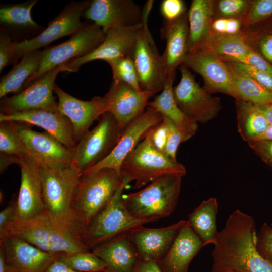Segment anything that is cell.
<instances>
[{"instance_id":"6da1fadb","label":"cell","mask_w":272,"mask_h":272,"mask_svg":"<svg viewBox=\"0 0 272 272\" xmlns=\"http://www.w3.org/2000/svg\"><path fill=\"white\" fill-rule=\"evenodd\" d=\"M256 240L253 217L234 211L213 244L211 272H272V264L257 249Z\"/></svg>"},{"instance_id":"7a4b0ae2","label":"cell","mask_w":272,"mask_h":272,"mask_svg":"<svg viewBox=\"0 0 272 272\" xmlns=\"http://www.w3.org/2000/svg\"><path fill=\"white\" fill-rule=\"evenodd\" d=\"M45 208L55 226L80 240L72 203L81 173L71 163H40Z\"/></svg>"},{"instance_id":"3957f363","label":"cell","mask_w":272,"mask_h":272,"mask_svg":"<svg viewBox=\"0 0 272 272\" xmlns=\"http://www.w3.org/2000/svg\"><path fill=\"white\" fill-rule=\"evenodd\" d=\"M123 182L121 174L111 168L81 174L72 203L81 236L93 218L111 200Z\"/></svg>"},{"instance_id":"277c9868","label":"cell","mask_w":272,"mask_h":272,"mask_svg":"<svg viewBox=\"0 0 272 272\" xmlns=\"http://www.w3.org/2000/svg\"><path fill=\"white\" fill-rule=\"evenodd\" d=\"M120 173L128 184L134 182V188L139 189L163 176L182 177L186 174V170L183 164L170 159L156 150L146 132L123 161Z\"/></svg>"},{"instance_id":"5b68a950","label":"cell","mask_w":272,"mask_h":272,"mask_svg":"<svg viewBox=\"0 0 272 272\" xmlns=\"http://www.w3.org/2000/svg\"><path fill=\"white\" fill-rule=\"evenodd\" d=\"M5 235L21 238L50 253L91 251L81 240L57 229L46 210L33 219L8 223L0 231V237Z\"/></svg>"},{"instance_id":"8992f818","label":"cell","mask_w":272,"mask_h":272,"mask_svg":"<svg viewBox=\"0 0 272 272\" xmlns=\"http://www.w3.org/2000/svg\"><path fill=\"white\" fill-rule=\"evenodd\" d=\"M182 177L167 175L139 191L123 195L124 204L134 217L152 222L165 218L175 210L179 197Z\"/></svg>"},{"instance_id":"52a82bcc","label":"cell","mask_w":272,"mask_h":272,"mask_svg":"<svg viewBox=\"0 0 272 272\" xmlns=\"http://www.w3.org/2000/svg\"><path fill=\"white\" fill-rule=\"evenodd\" d=\"M128 184L123 182L109 203L91 221L80 240L91 251L135 227L152 222L133 217L125 207L123 191Z\"/></svg>"},{"instance_id":"ba28073f","label":"cell","mask_w":272,"mask_h":272,"mask_svg":"<svg viewBox=\"0 0 272 272\" xmlns=\"http://www.w3.org/2000/svg\"><path fill=\"white\" fill-rule=\"evenodd\" d=\"M122 131L114 116L104 113L71 150V163L82 173L105 160L117 144Z\"/></svg>"},{"instance_id":"9c48e42d","label":"cell","mask_w":272,"mask_h":272,"mask_svg":"<svg viewBox=\"0 0 272 272\" xmlns=\"http://www.w3.org/2000/svg\"><path fill=\"white\" fill-rule=\"evenodd\" d=\"M106 33L93 22L83 27L66 41L43 50L40 65L27 82L24 89L49 71L92 52L104 41Z\"/></svg>"},{"instance_id":"30bf717a","label":"cell","mask_w":272,"mask_h":272,"mask_svg":"<svg viewBox=\"0 0 272 272\" xmlns=\"http://www.w3.org/2000/svg\"><path fill=\"white\" fill-rule=\"evenodd\" d=\"M91 1L71 2L48 24L47 27L30 39L14 42L16 62L26 53L46 47L54 41L71 35L81 29L85 23L81 18L89 7Z\"/></svg>"},{"instance_id":"8fae6325","label":"cell","mask_w":272,"mask_h":272,"mask_svg":"<svg viewBox=\"0 0 272 272\" xmlns=\"http://www.w3.org/2000/svg\"><path fill=\"white\" fill-rule=\"evenodd\" d=\"M181 79L173 87L175 100L182 111L197 123L214 119L221 109L218 97L212 96L195 81L188 68L182 65Z\"/></svg>"},{"instance_id":"7c38bea8","label":"cell","mask_w":272,"mask_h":272,"mask_svg":"<svg viewBox=\"0 0 272 272\" xmlns=\"http://www.w3.org/2000/svg\"><path fill=\"white\" fill-rule=\"evenodd\" d=\"M142 26L143 22L133 26H118L110 29L97 48L87 55L67 62L63 71L76 72L85 64L96 60H102L108 63L122 57L133 58Z\"/></svg>"},{"instance_id":"4fadbf2b","label":"cell","mask_w":272,"mask_h":272,"mask_svg":"<svg viewBox=\"0 0 272 272\" xmlns=\"http://www.w3.org/2000/svg\"><path fill=\"white\" fill-rule=\"evenodd\" d=\"M65 64L46 72L21 92L2 98L1 113L32 109L58 110V103L55 101L53 93L56 77L63 71Z\"/></svg>"},{"instance_id":"5bb4252c","label":"cell","mask_w":272,"mask_h":272,"mask_svg":"<svg viewBox=\"0 0 272 272\" xmlns=\"http://www.w3.org/2000/svg\"><path fill=\"white\" fill-rule=\"evenodd\" d=\"M149 10L144 12L143 26L139 33L133 59L143 90L156 93L162 90L166 76L161 64L160 56L155 49L146 24Z\"/></svg>"},{"instance_id":"9a60e30c","label":"cell","mask_w":272,"mask_h":272,"mask_svg":"<svg viewBox=\"0 0 272 272\" xmlns=\"http://www.w3.org/2000/svg\"><path fill=\"white\" fill-rule=\"evenodd\" d=\"M39 162L21 158V183L12 221H25L41 215L45 210L42 197Z\"/></svg>"},{"instance_id":"2e32d148","label":"cell","mask_w":272,"mask_h":272,"mask_svg":"<svg viewBox=\"0 0 272 272\" xmlns=\"http://www.w3.org/2000/svg\"><path fill=\"white\" fill-rule=\"evenodd\" d=\"M154 94L147 90H136L122 81L113 80L108 92L104 96L107 112L114 116L123 131L145 111L149 99Z\"/></svg>"},{"instance_id":"e0dca14e","label":"cell","mask_w":272,"mask_h":272,"mask_svg":"<svg viewBox=\"0 0 272 272\" xmlns=\"http://www.w3.org/2000/svg\"><path fill=\"white\" fill-rule=\"evenodd\" d=\"M183 64L201 76L203 88L209 93L221 92L239 99L230 71L219 56L205 51L194 50L187 53Z\"/></svg>"},{"instance_id":"ac0fdd59","label":"cell","mask_w":272,"mask_h":272,"mask_svg":"<svg viewBox=\"0 0 272 272\" xmlns=\"http://www.w3.org/2000/svg\"><path fill=\"white\" fill-rule=\"evenodd\" d=\"M0 248L11 272H45L62 253L43 251L26 241L11 235L0 237Z\"/></svg>"},{"instance_id":"d6986e66","label":"cell","mask_w":272,"mask_h":272,"mask_svg":"<svg viewBox=\"0 0 272 272\" xmlns=\"http://www.w3.org/2000/svg\"><path fill=\"white\" fill-rule=\"evenodd\" d=\"M188 223V220H180L159 228L140 225L131 229L128 235L141 261L157 263L166 255L179 231Z\"/></svg>"},{"instance_id":"ffe728a7","label":"cell","mask_w":272,"mask_h":272,"mask_svg":"<svg viewBox=\"0 0 272 272\" xmlns=\"http://www.w3.org/2000/svg\"><path fill=\"white\" fill-rule=\"evenodd\" d=\"M162 120L163 116L159 111L148 107L122 131L117 144L111 154L101 162L83 173L107 168L114 169L120 173L121 164L127 156L135 148L147 131Z\"/></svg>"},{"instance_id":"44dd1931","label":"cell","mask_w":272,"mask_h":272,"mask_svg":"<svg viewBox=\"0 0 272 272\" xmlns=\"http://www.w3.org/2000/svg\"><path fill=\"white\" fill-rule=\"evenodd\" d=\"M84 16L106 33L118 26H129L143 22L144 11L132 0H93Z\"/></svg>"},{"instance_id":"7402d4cb","label":"cell","mask_w":272,"mask_h":272,"mask_svg":"<svg viewBox=\"0 0 272 272\" xmlns=\"http://www.w3.org/2000/svg\"><path fill=\"white\" fill-rule=\"evenodd\" d=\"M54 92L58 98V110L72 124L76 144L89 130L94 121L107 112L105 96H97L90 101H83L67 94L56 84Z\"/></svg>"},{"instance_id":"603a6c76","label":"cell","mask_w":272,"mask_h":272,"mask_svg":"<svg viewBox=\"0 0 272 272\" xmlns=\"http://www.w3.org/2000/svg\"><path fill=\"white\" fill-rule=\"evenodd\" d=\"M9 121L41 127L70 150L76 145L71 122L58 110L32 109L0 113V122Z\"/></svg>"},{"instance_id":"cb8c5ba5","label":"cell","mask_w":272,"mask_h":272,"mask_svg":"<svg viewBox=\"0 0 272 272\" xmlns=\"http://www.w3.org/2000/svg\"><path fill=\"white\" fill-rule=\"evenodd\" d=\"M6 122L40 163H71V150L47 132L34 131L23 123Z\"/></svg>"},{"instance_id":"d4e9b609","label":"cell","mask_w":272,"mask_h":272,"mask_svg":"<svg viewBox=\"0 0 272 272\" xmlns=\"http://www.w3.org/2000/svg\"><path fill=\"white\" fill-rule=\"evenodd\" d=\"M166 47L160 60L166 78L174 75L176 69L183 64L188 53L189 26L187 14L171 22H166L162 30Z\"/></svg>"},{"instance_id":"484cf974","label":"cell","mask_w":272,"mask_h":272,"mask_svg":"<svg viewBox=\"0 0 272 272\" xmlns=\"http://www.w3.org/2000/svg\"><path fill=\"white\" fill-rule=\"evenodd\" d=\"M203 246L188 222L179 231L166 255L157 263L162 272H188L191 261Z\"/></svg>"},{"instance_id":"4316f807","label":"cell","mask_w":272,"mask_h":272,"mask_svg":"<svg viewBox=\"0 0 272 272\" xmlns=\"http://www.w3.org/2000/svg\"><path fill=\"white\" fill-rule=\"evenodd\" d=\"M91 251L104 261L106 271L135 272L141 261L128 232L97 246Z\"/></svg>"},{"instance_id":"83f0119b","label":"cell","mask_w":272,"mask_h":272,"mask_svg":"<svg viewBox=\"0 0 272 272\" xmlns=\"http://www.w3.org/2000/svg\"><path fill=\"white\" fill-rule=\"evenodd\" d=\"M175 75L166 78L161 93L149 101L148 107L159 111L169 119L180 132L183 142L189 140L196 132L198 124L184 113L178 106L173 95V82Z\"/></svg>"},{"instance_id":"f1b7e54d","label":"cell","mask_w":272,"mask_h":272,"mask_svg":"<svg viewBox=\"0 0 272 272\" xmlns=\"http://www.w3.org/2000/svg\"><path fill=\"white\" fill-rule=\"evenodd\" d=\"M43 55V50L37 49L25 54L21 60L5 75L0 81V98L9 93L15 94L25 88L28 80L38 71Z\"/></svg>"},{"instance_id":"f546056e","label":"cell","mask_w":272,"mask_h":272,"mask_svg":"<svg viewBox=\"0 0 272 272\" xmlns=\"http://www.w3.org/2000/svg\"><path fill=\"white\" fill-rule=\"evenodd\" d=\"M37 0L19 4H6L0 8L1 28L11 35L43 29L32 19L31 10Z\"/></svg>"},{"instance_id":"4dcf8cb0","label":"cell","mask_w":272,"mask_h":272,"mask_svg":"<svg viewBox=\"0 0 272 272\" xmlns=\"http://www.w3.org/2000/svg\"><path fill=\"white\" fill-rule=\"evenodd\" d=\"M213 15V1H192L187 13L189 26L188 52L194 49L210 35Z\"/></svg>"},{"instance_id":"1f68e13d","label":"cell","mask_w":272,"mask_h":272,"mask_svg":"<svg viewBox=\"0 0 272 272\" xmlns=\"http://www.w3.org/2000/svg\"><path fill=\"white\" fill-rule=\"evenodd\" d=\"M251 49L245 39L238 35H228L212 32L191 51H205L216 54L224 61H236Z\"/></svg>"},{"instance_id":"d6a6232c","label":"cell","mask_w":272,"mask_h":272,"mask_svg":"<svg viewBox=\"0 0 272 272\" xmlns=\"http://www.w3.org/2000/svg\"><path fill=\"white\" fill-rule=\"evenodd\" d=\"M218 206L216 198L211 197L203 201L189 215V224L202 240L203 246L214 244L217 236Z\"/></svg>"},{"instance_id":"836d02e7","label":"cell","mask_w":272,"mask_h":272,"mask_svg":"<svg viewBox=\"0 0 272 272\" xmlns=\"http://www.w3.org/2000/svg\"><path fill=\"white\" fill-rule=\"evenodd\" d=\"M238 131L246 142L263 133L269 125L258 107L240 99H236Z\"/></svg>"},{"instance_id":"e575fe53","label":"cell","mask_w":272,"mask_h":272,"mask_svg":"<svg viewBox=\"0 0 272 272\" xmlns=\"http://www.w3.org/2000/svg\"><path fill=\"white\" fill-rule=\"evenodd\" d=\"M230 71L239 99L256 105L272 104L271 91L247 76Z\"/></svg>"},{"instance_id":"d590c367","label":"cell","mask_w":272,"mask_h":272,"mask_svg":"<svg viewBox=\"0 0 272 272\" xmlns=\"http://www.w3.org/2000/svg\"><path fill=\"white\" fill-rule=\"evenodd\" d=\"M59 259L79 272H100L105 271L106 268L104 261L92 251L63 253Z\"/></svg>"},{"instance_id":"8d00e7d4","label":"cell","mask_w":272,"mask_h":272,"mask_svg":"<svg viewBox=\"0 0 272 272\" xmlns=\"http://www.w3.org/2000/svg\"><path fill=\"white\" fill-rule=\"evenodd\" d=\"M0 153L38 161L6 122H0Z\"/></svg>"},{"instance_id":"74e56055","label":"cell","mask_w":272,"mask_h":272,"mask_svg":"<svg viewBox=\"0 0 272 272\" xmlns=\"http://www.w3.org/2000/svg\"><path fill=\"white\" fill-rule=\"evenodd\" d=\"M108 63L112 69L113 80L122 81L136 90H142L132 58H119Z\"/></svg>"},{"instance_id":"f35d334b","label":"cell","mask_w":272,"mask_h":272,"mask_svg":"<svg viewBox=\"0 0 272 272\" xmlns=\"http://www.w3.org/2000/svg\"><path fill=\"white\" fill-rule=\"evenodd\" d=\"M224 62L231 71L253 79L264 87L272 91L271 75L246 64L230 61Z\"/></svg>"},{"instance_id":"ab89813d","label":"cell","mask_w":272,"mask_h":272,"mask_svg":"<svg viewBox=\"0 0 272 272\" xmlns=\"http://www.w3.org/2000/svg\"><path fill=\"white\" fill-rule=\"evenodd\" d=\"M16 64L14 42L12 37L4 29H1L0 33V72L8 65Z\"/></svg>"},{"instance_id":"60d3db41","label":"cell","mask_w":272,"mask_h":272,"mask_svg":"<svg viewBox=\"0 0 272 272\" xmlns=\"http://www.w3.org/2000/svg\"><path fill=\"white\" fill-rule=\"evenodd\" d=\"M256 248L260 254L272 264V227L265 223L257 233Z\"/></svg>"},{"instance_id":"b9f144b4","label":"cell","mask_w":272,"mask_h":272,"mask_svg":"<svg viewBox=\"0 0 272 272\" xmlns=\"http://www.w3.org/2000/svg\"><path fill=\"white\" fill-rule=\"evenodd\" d=\"M272 15V0L254 1L246 17L244 23L251 25Z\"/></svg>"},{"instance_id":"7bdbcfd3","label":"cell","mask_w":272,"mask_h":272,"mask_svg":"<svg viewBox=\"0 0 272 272\" xmlns=\"http://www.w3.org/2000/svg\"><path fill=\"white\" fill-rule=\"evenodd\" d=\"M167 126V139L165 155L176 161V153L179 145L183 142L182 137L175 124L168 118L163 116Z\"/></svg>"},{"instance_id":"ee69618b","label":"cell","mask_w":272,"mask_h":272,"mask_svg":"<svg viewBox=\"0 0 272 272\" xmlns=\"http://www.w3.org/2000/svg\"><path fill=\"white\" fill-rule=\"evenodd\" d=\"M160 12L166 22L174 21L185 14V6L181 0H163Z\"/></svg>"},{"instance_id":"f6af8a7d","label":"cell","mask_w":272,"mask_h":272,"mask_svg":"<svg viewBox=\"0 0 272 272\" xmlns=\"http://www.w3.org/2000/svg\"><path fill=\"white\" fill-rule=\"evenodd\" d=\"M167 133V123L163 117L161 122L149 129L147 132V134L154 148L164 155Z\"/></svg>"},{"instance_id":"bcb514c9","label":"cell","mask_w":272,"mask_h":272,"mask_svg":"<svg viewBox=\"0 0 272 272\" xmlns=\"http://www.w3.org/2000/svg\"><path fill=\"white\" fill-rule=\"evenodd\" d=\"M249 6V2L245 0H221L218 3L220 14L229 18L243 14L248 9Z\"/></svg>"},{"instance_id":"7dc6e473","label":"cell","mask_w":272,"mask_h":272,"mask_svg":"<svg viewBox=\"0 0 272 272\" xmlns=\"http://www.w3.org/2000/svg\"><path fill=\"white\" fill-rule=\"evenodd\" d=\"M248 144L255 153L272 168V140H252Z\"/></svg>"},{"instance_id":"c3c4849f","label":"cell","mask_w":272,"mask_h":272,"mask_svg":"<svg viewBox=\"0 0 272 272\" xmlns=\"http://www.w3.org/2000/svg\"><path fill=\"white\" fill-rule=\"evenodd\" d=\"M235 62L250 65L272 75V65L252 49Z\"/></svg>"},{"instance_id":"681fc988","label":"cell","mask_w":272,"mask_h":272,"mask_svg":"<svg viewBox=\"0 0 272 272\" xmlns=\"http://www.w3.org/2000/svg\"><path fill=\"white\" fill-rule=\"evenodd\" d=\"M17 199H15L7 205L0 212V231H2L5 226L12 221V219L16 209Z\"/></svg>"},{"instance_id":"f907efd6","label":"cell","mask_w":272,"mask_h":272,"mask_svg":"<svg viewBox=\"0 0 272 272\" xmlns=\"http://www.w3.org/2000/svg\"><path fill=\"white\" fill-rule=\"evenodd\" d=\"M260 48L264 58L272 62V34L265 36L261 40Z\"/></svg>"},{"instance_id":"816d5d0a","label":"cell","mask_w":272,"mask_h":272,"mask_svg":"<svg viewBox=\"0 0 272 272\" xmlns=\"http://www.w3.org/2000/svg\"><path fill=\"white\" fill-rule=\"evenodd\" d=\"M59 257L47 267L45 272H79L66 264L59 259Z\"/></svg>"},{"instance_id":"f5cc1de1","label":"cell","mask_w":272,"mask_h":272,"mask_svg":"<svg viewBox=\"0 0 272 272\" xmlns=\"http://www.w3.org/2000/svg\"><path fill=\"white\" fill-rule=\"evenodd\" d=\"M21 158L0 153V173H3L12 164H19Z\"/></svg>"},{"instance_id":"db71d44e","label":"cell","mask_w":272,"mask_h":272,"mask_svg":"<svg viewBox=\"0 0 272 272\" xmlns=\"http://www.w3.org/2000/svg\"><path fill=\"white\" fill-rule=\"evenodd\" d=\"M241 23L234 18H227L225 35H235L240 30Z\"/></svg>"},{"instance_id":"11a10c76","label":"cell","mask_w":272,"mask_h":272,"mask_svg":"<svg viewBox=\"0 0 272 272\" xmlns=\"http://www.w3.org/2000/svg\"><path fill=\"white\" fill-rule=\"evenodd\" d=\"M135 272H162V271L155 262L141 261Z\"/></svg>"},{"instance_id":"9f6ffc18","label":"cell","mask_w":272,"mask_h":272,"mask_svg":"<svg viewBox=\"0 0 272 272\" xmlns=\"http://www.w3.org/2000/svg\"><path fill=\"white\" fill-rule=\"evenodd\" d=\"M257 106L264 114L269 124H272V104Z\"/></svg>"},{"instance_id":"6f0895ef","label":"cell","mask_w":272,"mask_h":272,"mask_svg":"<svg viewBox=\"0 0 272 272\" xmlns=\"http://www.w3.org/2000/svg\"><path fill=\"white\" fill-rule=\"evenodd\" d=\"M253 140H272V124L269 125L263 133Z\"/></svg>"},{"instance_id":"680465c9","label":"cell","mask_w":272,"mask_h":272,"mask_svg":"<svg viewBox=\"0 0 272 272\" xmlns=\"http://www.w3.org/2000/svg\"><path fill=\"white\" fill-rule=\"evenodd\" d=\"M0 272H11L6 261L3 249L0 248Z\"/></svg>"},{"instance_id":"91938a15","label":"cell","mask_w":272,"mask_h":272,"mask_svg":"<svg viewBox=\"0 0 272 272\" xmlns=\"http://www.w3.org/2000/svg\"><path fill=\"white\" fill-rule=\"evenodd\" d=\"M100 272H109V271H100Z\"/></svg>"}]
</instances>
